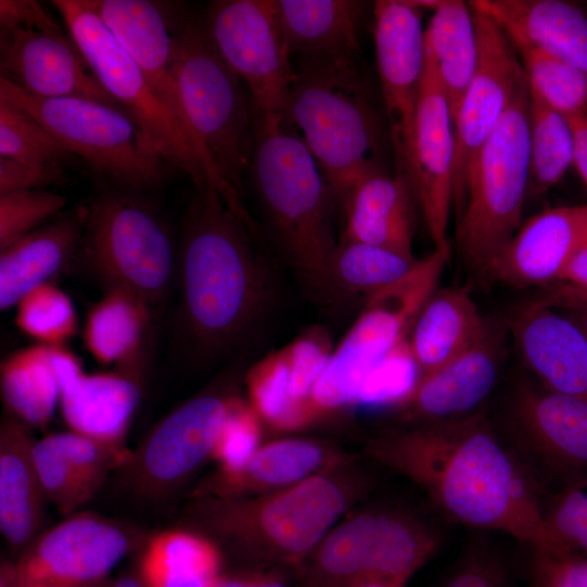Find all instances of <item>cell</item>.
<instances>
[{"mask_svg":"<svg viewBox=\"0 0 587 587\" xmlns=\"http://www.w3.org/2000/svg\"><path fill=\"white\" fill-rule=\"evenodd\" d=\"M369 451L420 486L450 520L551 550L533 480L484 415L388 430Z\"/></svg>","mask_w":587,"mask_h":587,"instance_id":"cell-1","label":"cell"},{"mask_svg":"<svg viewBox=\"0 0 587 587\" xmlns=\"http://www.w3.org/2000/svg\"><path fill=\"white\" fill-rule=\"evenodd\" d=\"M260 233L235 214L212 184L196 188L180 247L183 338L191 355H230L260 329L275 305L271 262Z\"/></svg>","mask_w":587,"mask_h":587,"instance_id":"cell-2","label":"cell"},{"mask_svg":"<svg viewBox=\"0 0 587 587\" xmlns=\"http://www.w3.org/2000/svg\"><path fill=\"white\" fill-rule=\"evenodd\" d=\"M251 174L276 250L314 302L337 298L330 264L335 238L330 188L305 145L283 122L253 123Z\"/></svg>","mask_w":587,"mask_h":587,"instance_id":"cell-3","label":"cell"},{"mask_svg":"<svg viewBox=\"0 0 587 587\" xmlns=\"http://www.w3.org/2000/svg\"><path fill=\"white\" fill-rule=\"evenodd\" d=\"M283 124L308 148L342 204L363 176L387 171L380 112L362 66L300 60Z\"/></svg>","mask_w":587,"mask_h":587,"instance_id":"cell-4","label":"cell"},{"mask_svg":"<svg viewBox=\"0 0 587 587\" xmlns=\"http://www.w3.org/2000/svg\"><path fill=\"white\" fill-rule=\"evenodd\" d=\"M359 488L347 477L325 472L270 495L203 498L190 515L241 555L301 566Z\"/></svg>","mask_w":587,"mask_h":587,"instance_id":"cell-5","label":"cell"},{"mask_svg":"<svg viewBox=\"0 0 587 587\" xmlns=\"http://www.w3.org/2000/svg\"><path fill=\"white\" fill-rule=\"evenodd\" d=\"M175 82L188 126L224 183L240 195L254 134L249 93L224 63L202 17L174 7Z\"/></svg>","mask_w":587,"mask_h":587,"instance_id":"cell-6","label":"cell"},{"mask_svg":"<svg viewBox=\"0 0 587 587\" xmlns=\"http://www.w3.org/2000/svg\"><path fill=\"white\" fill-rule=\"evenodd\" d=\"M67 34L108 92L141 125L171 167L195 188L212 184L232 208L242 204L227 186L189 127L153 92L145 75L84 0H53Z\"/></svg>","mask_w":587,"mask_h":587,"instance_id":"cell-7","label":"cell"},{"mask_svg":"<svg viewBox=\"0 0 587 587\" xmlns=\"http://www.w3.org/2000/svg\"><path fill=\"white\" fill-rule=\"evenodd\" d=\"M529 89L520 85L486 140L471 173L457 218V245L473 271L486 274L522 225L529 167Z\"/></svg>","mask_w":587,"mask_h":587,"instance_id":"cell-8","label":"cell"},{"mask_svg":"<svg viewBox=\"0 0 587 587\" xmlns=\"http://www.w3.org/2000/svg\"><path fill=\"white\" fill-rule=\"evenodd\" d=\"M0 100L33 115L92 170L127 191L163 184L170 165L127 111L80 98L34 96L0 77Z\"/></svg>","mask_w":587,"mask_h":587,"instance_id":"cell-9","label":"cell"},{"mask_svg":"<svg viewBox=\"0 0 587 587\" xmlns=\"http://www.w3.org/2000/svg\"><path fill=\"white\" fill-rule=\"evenodd\" d=\"M76 255L109 287L150 305L164 298L175 271L168 226L148 201L127 190L101 195L87 205Z\"/></svg>","mask_w":587,"mask_h":587,"instance_id":"cell-10","label":"cell"},{"mask_svg":"<svg viewBox=\"0 0 587 587\" xmlns=\"http://www.w3.org/2000/svg\"><path fill=\"white\" fill-rule=\"evenodd\" d=\"M438 537L419 521L391 511L358 513L330 530L301 565L296 587H353L375 578H410Z\"/></svg>","mask_w":587,"mask_h":587,"instance_id":"cell-11","label":"cell"},{"mask_svg":"<svg viewBox=\"0 0 587 587\" xmlns=\"http://www.w3.org/2000/svg\"><path fill=\"white\" fill-rule=\"evenodd\" d=\"M202 20L214 49L249 93L253 123L283 122L295 72L275 0L212 1Z\"/></svg>","mask_w":587,"mask_h":587,"instance_id":"cell-12","label":"cell"},{"mask_svg":"<svg viewBox=\"0 0 587 587\" xmlns=\"http://www.w3.org/2000/svg\"><path fill=\"white\" fill-rule=\"evenodd\" d=\"M471 8L478 51L474 75L452 118L455 218L464 207L467 183L479 150L525 80L517 51L511 39L490 16L472 5Z\"/></svg>","mask_w":587,"mask_h":587,"instance_id":"cell-13","label":"cell"},{"mask_svg":"<svg viewBox=\"0 0 587 587\" xmlns=\"http://www.w3.org/2000/svg\"><path fill=\"white\" fill-rule=\"evenodd\" d=\"M132 547L123 526L78 511L41 532L20 554L16 587H80L107 579Z\"/></svg>","mask_w":587,"mask_h":587,"instance_id":"cell-14","label":"cell"},{"mask_svg":"<svg viewBox=\"0 0 587 587\" xmlns=\"http://www.w3.org/2000/svg\"><path fill=\"white\" fill-rule=\"evenodd\" d=\"M234 399L201 395L163 417L122 466L135 494L150 499L170 494L211 457Z\"/></svg>","mask_w":587,"mask_h":587,"instance_id":"cell-15","label":"cell"},{"mask_svg":"<svg viewBox=\"0 0 587 587\" xmlns=\"http://www.w3.org/2000/svg\"><path fill=\"white\" fill-rule=\"evenodd\" d=\"M423 10L407 0L373 3L376 68L396 173L405 175L413 123L425 70Z\"/></svg>","mask_w":587,"mask_h":587,"instance_id":"cell-16","label":"cell"},{"mask_svg":"<svg viewBox=\"0 0 587 587\" xmlns=\"http://www.w3.org/2000/svg\"><path fill=\"white\" fill-rule=\"evenodd\" d=\"M407 158L405 176L435 249L451 248L448 226L453 209V121L434 64L426 54Z\"/></svg>","mask_w":587,"mask_h":587,"instance_id":"cell-17","label":"cell"},{"mask_svg":"<svg viewBox=\"0 0 587 587\" xmlns=\"http://www.w3.org/2000/svg\"><path fill=\"white\" fill-rule=\"evenodd\" d=\"M415 319L386 294L365 298L363 311L333 350L314 387L312 400L321 415L355 403L369 373L408 341Z\"/></svg>","mask_w":587,"mask_h":587,"instance_id":"cell-18","label":"cell"},{"mask_svg":"<svg viewBox=\"0 0 587 587\" xmlns=\"http://www.w3.org/2000/svg\"><path fill=\"white\" fill-rule=\"evenodd\" d=\"M0 73L34 96L88 99L127 111L98 80L68 34L0 30Z\"/></svg>","mask_w":587,"mask_h":587,"instance_id":"cell-19","label":"cell"},{"mask_svg":"<svg viewBox=\"0 0 587 587\" xmlns=\"http://www.w3.org/2000/svg\"><path fill=\"white\" fill-rule=\"evenodd\" d=\"M510 416L517 440L539 463L572 480L587 477V401L521 385Z\"/></svg>","mask_w":587,"mask_h":587,"instance_id":"cell-20","label":"cell"},{"mask_svg":"<svg viewBox=\"0 0 587 587\" xmlns=\"http://www.w3.org/2000/svg\"><path fill=\"white\" fill-rule=\"evenodd\" d=\"M501 357V336L486 322L476 339L458 357L420 376L394 408L425 422L470 414L494 388Z\"/></svg>","mask_w":587,"mask_h":587,"instance_id":"cell-21","label":"cell"},{"mask_svg":"<svg viewBox=\"0 0 587 587\" xmlns=\"http://www.w3.org/2000/svg\"><path fill=\"white\" fill-rule=\"evenodd\" d=\"M587 243V204L546 209L522 223L487 275L515 287L553 284Z\"/></svg>","mask_w":587,"mask_h":587,"instance_id":"cell-22","label":"cell"},{"mask_svg":"<svg viewBox=\"0 0 587 587\" xmlns=\"http://www.w3.org/2000/svg\"><path fill=\"white\" fill-rule=\"evenodd\" d=\"M84 1L134 60L155 96L188 126L175 82V5L147 0Z\"/></svg>","mask_w":587,"mask_h":587,"instance_id":"cell-23","label":"cell"},{"mask_svg":"<svg viewBox=\"0 0 587 587\" xmlns=\"http://www.w3.org/2000/svg\"><path fill=\"white\" fill-rule=\"evenodd\" d=\"M511 328L544 388L587 401V338L572 319L538 301L517 312Z\"/></svg>","mask_w":587,"mask_h":587,"instance_id":"cell-24","label":"cell"},{"mask_svg":"<svg viewBox=\"0 0 587 587\" xmlns=\"http://www.w3.org/2000/svg\"><path fill=\"white\" fill-rule=\"evenodd\" d=\"M369 2L275 0L290 57L337 67L361 66L359 34Z\"/></svg>","mask_w":587,"mask_h":587,"instance_id":"cell-25","label":"cell"},{"mask_svg":"<svg viewBox=\"0 0 587 587\" xmlns=\"http://www.w3.org/2000/svg\"><path fill=\"white\" fill-rule=\"evenodd\" d=\"M415 204L405 176L387 171L370 173L353 185L342 204L345 227L339 241L366 243L414 258Z\"/></svg>","mask_w":587,"mask_h":587,"instance_id":"cell-26","label":"cell"},{"mask_svg":"<svg viewBox=\"0 0 587 587\" xmlns=\"http://www.w3.org/2000/svg\"><path fill=\"white\" fill-rule=\"evenodd\" d=\"M513 43L529 45L587 76V14L562 0H474Z\"/></svg>","mask_w":587,"mask_h":587,"instance_id":"cell-27","label":"cell"},{"mask_svg":"<svg viewBox=\"0 0 587 587\" xmlns=\"http://www.w3.org/2000/svg\"><path fill=\"white\" fill-rule=\"evenodd\" d=\"M83 372L80 360L65 346L37 344L12 352L0 367L8 413L29 427H45L65 386Z\"/></svg>","mask_w":587,"mask_h":587,"instance_id":"cell-28","label":"cell"},{"mask_svg":"<svg viewBox=\"0 0 587 587\" xmlns=\"http://www.w3.org/2000/svg\"><path fill=\"white\" fill-rule=\"evenodd\" d=\"M87 205L75 207L0 250V309L50 283L77 254Z\"/></svg>","mask_w":587,"mask_h":587,"instance_id":"cell-29","label":"cell"},{"mask_svg":"<svg viewBox=\"0 0 587 587\" xmlns=\"http://www.w3.org/2000/svg\"><path fill=\"white\" fill-rule=\"evenodd\" d=\"M138 370L80 373L64 388L60 409L70 430L117 449L141 399Z\"/></svg>","mask_w":587,"mask_h":587,"instance_id":"cell-30","label":"cell"},{"mask_svg":"<svg viewBox=\"0 0 587 587\" xmlns=\"http://www.w3.org/2000/svg\"><path fill=\"white\" fill-rule=\"evenodd\" d=\"M29 426L5 414L0 424V530L9 548L22 553L41 533L48 501L32 455Z\"/></svg>","mask_w":587,"mask_h":587,"instance_id":"cell-31","label":"cell"},{"mask_svg":"<svg viewBox=\"0 0 587 587\" xmlns=\"http://www.w3.org/2000/svg\"><path fill=\"white\" fill-rule=\"evenodd\" d=\"M486 320L467 289H437L417 315L408 340L419 377L462 353L480 334Z\"/></svg>","mask_w":587,"mask_h":587,"instance_id":"cell-32","label":"cell"},{"mask_svg":"<svg viewBox=\"0 0 587 587\" xmlns=\"http://www.w3.org/2000/svg\"><path fill=\"white\" fill-rule=\"evenodd\" d=\"M339 463L327 446L309 439H284L258 449L247 466L227 478L214 477L208 486L213 498L232 499L273 488H287L325 473Z\"/></svg>","mask_w":587,"mask_h":587,"instance_id":"cell-33","label":"cell"},{"mask_svg":"<svg viewBox=\"0 0 587 587\" xmlns=\"http://www.w3.org/2000/svg\"><path fill=\"white\" fill-rule=\"evenodd\" d=\"M150 308L139 296L109 287L89 309L84 325V344L93 359L103 365L138 370Z\"/></svg>","mask_w":587,"mask_h":587,"instance_id":"cell-34","label":"cell"},{"mask_svg":"<svg viewBox=\"0 0 587 587\" xmlns=\"http://www.w3.org/2000/svg\"><path fill=\"white\" fill-rule=\"evenodd\" d=\"M425 51L453 118L477 63V37L470 2L441 1L425 28Z\"/></svg>","mask_w":587,"mask_h":587,"instance_id":"cell-35","label":"cell"},{"mask_svg":"<svg viewBox=\"0 0 587 587\" xmlns=\"http://www.w3.org/2000/svg\"><path fill=\"white\" fill-rule=\"evenodd\" d=\"M222 554L213 540L187 529L157 533L145 544L138 573L149 587H212Z\"/></svg>","mask_w":587,"mask_h":587,"instance_id":"cell-36","label":"cell"},{"mask_svg":"<svg viewBox=\"0 0 587 587\" xmlns=\"http://www.w3.org/2000/svg\"><path fill=\"white\" fill-rule=\"evenodd\" d=\"M249 404L261 420L280 430H294L321 416L314 403L290 395V369L285 348L253 364L246 374Z\"/></svg>","mask_w":587,"mask_h":587,"instance_id":"cell-37","label":"cell"},{"mask_svg":"<svg viewBox=\"0 0 587 587\" xmlns=\"http://www.w3.org/2000/svg\"><path fill=\"white\" fill-rule=\"evenodd\" d=\"M419 259L379 247L338 241L330 264V277L337 301L350 295H369L405 276Z\"/></svg>","mask_w":587,"mask_h":587,"instance_id":"cell-38","label":"cell"},{"mask_svg":"<svg viewBox=\"0 0 587 587\" xmlns=\"http://www.w3.org/2000/svg\"><path fill=\"white\" fill-rule=\"evenodd\" d=\"M528 145L533 188L545 192L557 185L572 165L573 138L566 116L530 89Z\"/></svg>","mask_w":587,"mask_h":587,"instance_id":"cell-39","label":"cell"},{"mask_svg":"<svg viewBox=\"0 0 587 587\" xmlns=\"http://www.w3.org/2000/svg\"><path fill=\"white\" fill-rule=\"evenodd\" d=\"M529 89L564 116L587 112V76L526 43H513Z\"/></svg>","mask_w":587,"mask_h":587,"instance_id":"cell-40","label":"cell"},{"mask_svg":"<svg viewBox=\"0 0 587 587\" xmlns=\"http://www.w3.org/2000/svg\"><path fill=\"white\" fill-rule=\"evenodd\" d=\"M0 157L38 167H63L74 154L26 111L0 100Z\"/></svg>","mask_w":587,"mask_h":587,"instance_id":"cell-41","label":"cell"},{"mask_svg":"<svg viewBox=\"0 0 587 587\" xmlns=\"http://www.w3.org/2000/svg\"><path fill=\"white\" fill-rule=\"evenodd\" d=\"M15 308V326L38 344L65 346L77 333V313L71 298L51 283L29 291Z\"/></svg>","mask_w":587,"mask_h":587,"instance_id":"cell-42","label":"cell"},{"mask_svg":"<svg viewBox=\"0 0 587 587\" xmlns=\"http://www.w3.org/2000/svg\"><path fill=\"white\" fill-rule=\"evenodd\" d=\"M544 519L551 541L550 552L587 558V477L569 482L544 509Z\"/></svg>","mask_w":587,"mask_h":587,"instance_id":"cell-43","label":"cell"},{"mask_svg":"<svg viewBox=\"0 0 587 587\" xmlns=\"http://www.w3.org/2000/svg\"><path fill=\"white\" fill-rule=\"evenodd\" d=\"M32 455L45 496L61 515L78 512L92 498L50 435L35 440Z\"/></svg>","mask_w":587,"mask_h":587,"instance_id":"cell-44","label":"cell"},{"mask_svg":"<svg viewBox=\"0 0 587 587\" xmlns=\"http://www.w3.org/2000/svg\"><path fill=\"white\" fill-rule=\"evenodd\" d=\"M260 417L248 402L235 397L211 457L220 464L215 477L239 474L259 449Z\"/></svg>","mask_w":587,"mask_h":587,"instance_id":"cell-45","label":"cell"},{"mask_svg":"<svg viewBox=\"0 0 587 587\" xmlns=\"http://www.w3.org/2000/svg\"><path fill=\"white\" fill-rule=\"evenodd\" d=\"M65 205L64 196L43 189L0 195V250L45 225Z\"/></svg>","mask_w":587,"mask_h":587,"instance_id":"cell-46","label":"cell"},{"mask_svg":"<svg viewBox=\"0 0 587 587\" xmlns=\"http://www.w3.org/2000/svg\"><path fill=\"white\" fill-rule=\"evenodd\" d=\"M87 489L95 495L109 473L122 467L132 452L117 449L72 430L50 435Z\"/></svg>","mask_w":587,"mask_h":587,"instance_id":"cell-47","label":"cell"},{"mask_svg":"<svg viewBox=\"0 0 587 587\" xmlns=\"http://www.w3.org/2000/svg\"><path fill=\"white\" fill-rule=\"evenodd\" d=\"M290 369V395L299 403H314V387L333 353L332 338L321 326L305 329L284 347Z\"/></svg>","mask_w":587,"mask_h":587,"instance_id":"cell-48","label":"cell"},{"mask_svg":"<svg viewBox=\"0 0 587 587\" xmlns=\"http://www.w3.org/2000/svg\"><path fill=\"white\" fill-rule=\"evenodd\" d=\"M417 378L407 341L369 373L354 405L394 407L410 392Z\"/></svg>","mask_w":587,"mask_h":587,"instance_id":"cell-49","label":"cell"},{"mask_svg":"<svg viewBox=\"0 0 587 587\" xmlns=\"http://www.w3.org/2000/svg\"><path fill=\"white\" fill-rule=\"evenodd\" d=\"M533 587H587V558L534 549L530 562Z\"/></svg>","mask_w":587,"mask_h":587,"instance_id":"cell-50","label":"cell"},{"mask_svg":"<svg viewBox=\"0 0 587 587\" xmlns=\"http://www.w3.org/2000/svg\"><path fill=\"white\" fill-rule=\"evenodd\" d=\"M441 587H511L501 559L491 551L470 553Z\"/></svg>","mask_w":587,"mask_h":587,"instance_id":"cell-51","label":"cell"},{"mask_svg":"<svg viewBox=\"0 0 587 587\" xmlns=\"http://www.w3.org/2000/svg\"><path fill=\"white\" fill-rule=\"evenodd\" d=\"M66 180L64 167H38L0 157V195L42 189Z\"/></svg>","mask_w":587,"mask_h":587,"instance_id":"cell-52","label":"cell"},{"mask_svg":"<svg viewBox=\"0 0 587 587\" xmlns=\"http://www.w3.org/2000/svg\"><path fill=\"white\" fill-rule=\"evenodd\" d=\"M11 28L66 35L58 21L34 0H0V30Z\"/></svg>","mask_w":587,"mask_h":587,"instance_id":"cell-53","label":"cell"},{"mask_svg":"<svg viewBox=\"0 0 587 587\" xmlns=\"http://www.w3.org/2000/svg\"><path fill=\"white\" fill-rule=\"evenodd\" d=\"M573 138L572 164L587 188V112L566 116Z\"/></svg>","mask_w":587,"mask_h":587,"instance_id":"cell-54","label":"cell"},{"mask_svg":"<svg viewBox=\"0 0 587 587\" xmlns=\"http://www.w3.org/2000/svg\"><path fill=\"white\" fill-rule=\"evenodd\" d=\"M555 283L587 290V243L567 261Z\"/></svg>","mask_w":587,"mask_h":587,"instance_id":"cell-55","label":"cell"},{"mask_svg":"<svg viewBox=\"0 0 587 587\" xmlns=\"http://www.w3.org/2000/svg\"><path fill=\"white\" fill-rule=\"evenodd\" d=\"M542 301L551 307H561L566 310L587 309V290L554 283L548 297Z\"/></svg>","mask_w":587,"mask_h":587,"instance_id":"cell-56","label":"cell"},{"mask_svg":"<svg viewBox=\"0 0 587 587\" xmlns=\"http://www.w3.org/2000/svg\"><path fill=\"white\" fill-rule=\"evenodd\" d=\"M253 574L220 575L212 587H253Z\"/></svg>","mask_w":587,"mask_h":587,"instance_id":"cell-57","label":"cell"},{"mask_svg":"<svg viewBox=\"0 0 587 587\" xmlns=\"http://www.w3.org/2000/svg\"><path fill=\"white\" fill-rule=\"evenodd\" d=\"M410 578H375L362 582L353 587H405Z\"/></svg>","mask_w":587,"mask_h":587,"instance_id":"cell-58","label":"cell"},{"mask_svg":"<svg viewBox=\"0 0 587 587\" xmlns=\"http://www.w3.org/2000/svg\"><path fill=\"white\" fill-rule=\"evenodd\" d=\"M110 587H149L138 572L118 577Z\"/></svg>","mask_w":587,"mask_h":587,"instance_id":"cell-59","label":"cell"},{"mask_svg":"<svg viewBox=\"0 0 587 587\" xmlns=\"http://www.w3.org/2000/svg\"><path fill=\"white\" fill-rule=\"evenodd\" d=\"M253 587H286L284 583L272 574L254 573Z\"/></svg>","mask_w":587,"mask_h":587,"instance_id":"cell-60","label":"cell"},{"mask_svg":"<svg viewBox=\"0 0 587 587\" xmlns=\"http://www.w3.org/2000/svg\"><path fill=\"white\" fill-rule=\"evenodd\" d=\"M571 319L578 325L587 338V309H572Z\"/></svg>","mask_w":587,"mask_h":587,"instance_id":"cell-61","label":"cell"},{"mask_svg":"<svg viewBox=\"0 0 587 587\" xmlns=\"http://www.w3.org/2000/svg\"><path fill=\"white\" fill-rule=\"evenodd\" d=\"M80 587H110V584L108 583L107 579H103V580L95 582V583L87 584Z\"/></svg>","mask_w":587,"mask_h":587,"instance_id":"cell-62","label":"cell"}]
</instances>
